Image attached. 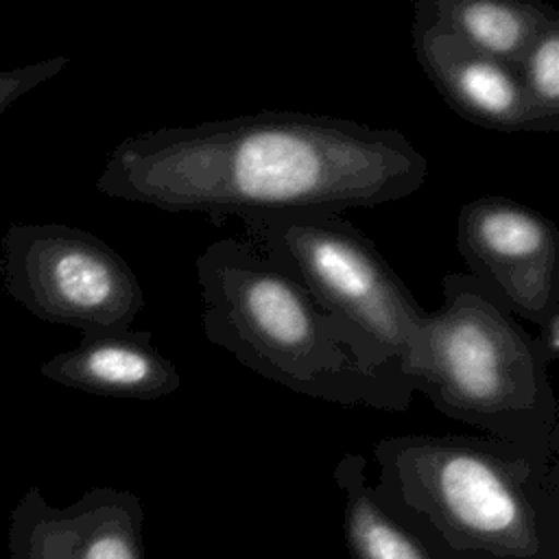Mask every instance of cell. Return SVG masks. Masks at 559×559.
<instances>
[{"label": "cell", "instance_id": "cell-11", "mask_svg": "<svg viewBox=\"0 0 559 559\" xmlns=\"http://www.w3.org/2000/svg\"><path fill=\"white\" fill-rule=\"evenodd\" d=\"M57 533L55 559H146L144 509L129 491H96Z\"/></svg>", "mask_w": 559, "mask_h": 559}, {"label": "cell", "instance_id": "cell-9", "mask_svg": "<svg viewBox=\"0 0 559 559\" xmlns=\"http://www.w3.org/2000/svg\"><path fill=\"white\" fill-rule=\"evenodd\" d=\"M72 376L103 393L159 400L181 386L179 369L151 341V332H116L90 343L70 367Z\"/></svg>", "mask_w": 559, "mask_h": 559}, {"label": "cell", "instance_id": "cell-6", "mask_svg": "<svg viewBox=\"0 0 559 559\" xmlns=\"http://www.w3.org/2000/svg\"><path fill=\"white\" fill-rule=\"evenodd\" d=\"M454 245L469 275L537 328L559 312V231L542 212L498 194L467 201Z\"/></svg>", "mask_w": 559, "mask_h": 559}, {"label": "cell", "instance_id": "cell-3", "mask_svg": "<svg viewBox=\"0 0 559 559\" xmlns=\"http://www.w3.org/2000/svg\"><path fill=\"white\" fill-rule=\"evenodd\" d=\"M380 502L452 559H559V461L483 435L373 445Z\"/></svg>", "mask_w": 559, "mask_h": 559}, {"label": "cell", "instance_id": "cell-1", "mask_svg": "<svg viewBox=\"0 0 559 559\" xmlns=\"http://www.w3.org/2000/svg\"><path fill=\"white\" fill-rule=\"evenodd\" d=\"M426 157L397 129L260 111L127 138L105 190L164 212L212 218L373 207L415 194Z\"/></svg>", "mask_w": 559, "mask_h": 559}, {"label": "cell", "instance_id": "cell-2", "mask_svg": "<svg viewBox=\"0 0 559 559\" xmlns=\"http://www.w3.org/2000/svg\"><path fill=\"white\" fill-rule=\"evenodd\" d=\"M203 332L253 373L341 406L406 411L413 389L295 275L240 236L194 262Z\"/></svg>", "mask_w": 559, "mask_h": 559}, {"label": "cell", "instance_id": "cell-8", "mask_svg": "<svg viewBox=\"0 0 559 559\" xmlns=\"http://www.w3.org/2000/svg\"><path fill=\"white\" fill-rule=\"evenodd\" d=\"M332 480L343 493V539L349 559H452L380 502L362 454H343Z\"/></svg>", "mask_w": 559, "mask_h": 559}, {"label": "cell", "instance_id": "cell-5", "mask_svg": "<svg viewBox=\"0 0 559 559\" xmlns=\"http://www.w3.org/2000/svg\"><path fill=\"white\" fill-rule=\"evenodd\" d=\"M238 221L242 240L295 275L411 386L408 371L428 310L367 234L336 212L258 214Z\"/></svg>", "mask_w": 559, "mask_h": 559}, {"label": "cell", "instance_id": "cell-4", "mask_svg": "<svg viewBox=\"0 0 559 559\" xmlns=\"http://www.w3.org/2000/svg\"><path fill=\"white\" fill-rule=\"evenodd\" d=\"M441 293L408 371L413 391L483 437L559 461V402L537 336L469 273H445Z\"/></svg>", "mask_w": 559, "mask_h": 559}, {"label": "cell", "instance_id": "cell-7", "mask_svg": "<svg viewBox=\"0 0 559 559\" xmlns=\"http://www.w3.org/2000/svg\"><path fill=\"white\" fill-rule=\"evenodd\" d=\"M413 50L435 90L467 122L493 131H537L518 70L461 44L424 0L413 4Z\"/></svg>", "mask_w": 559, "mask_h": 559}, {"label": "cell", "instance_id": "cell-13", "mask_svg": "<svg viewBox=\"0 0 559 559\" xmlns=\"http://www.w3.org/2000/svg\"><path fill=\"white\" fill-rule=\"evenodd\" d=\"M537 341H539V347L546 356V360L552 365L557 362L559 358V312L548 317L542 325H539V332L535 334Z\"/></svg>", "mask_w": 559, "mask_h": 559}, {"label": "cell", "instance_id": "cell-10", "mask_svg": "<svg viewBox=\"0 0 559 559\" xmlns=\"http://www.w3.org/2000/svg\"><path fill=\"white\" fill-rule=\"evenodd\" d=\"M430 15L467 48L515 66L557 11L533 0H424Z\"/></svg>", "mask_w": 559, "mask_h": 559}, {"label": "cell", "instance_id": "cell-12", "mask_svg": "<svg viewBox=\"0 0 559 559\" xmlns=\"http://www.w3.org/2000/svg\"><path fill=\"white\" fill-rule=\"evenodd\" d=\"M537 131L559 129V13L535 35L515 63Z\"/></svg>", "mask_w": 559, "mask_h": 559}]
</instances>
